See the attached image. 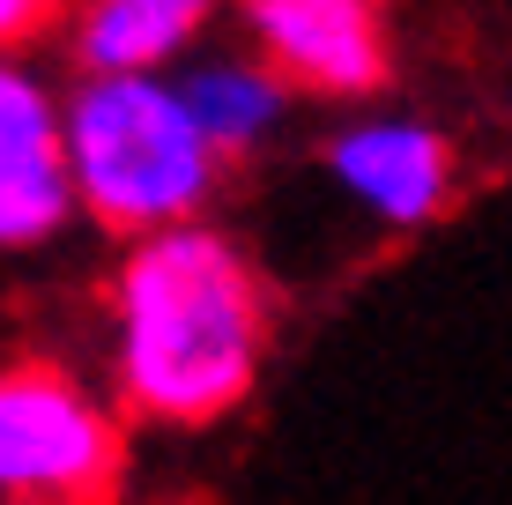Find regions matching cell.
Instances as JSON below:
<instances>
[{
    "label": "cell",
    "mask_w": 512,
    "mask_h": 505,
    "mask_svg": "<svg viewBox=\"0 0 512 505\" xmlns=\"http://www.w3.org/2000/svg\"><path fill=\"white\" fill-rule=\"evenodd\" d=\"M268 283L223 231L134 238L112 275V387L149 424H216L268 364Z\"/></svg>",
    "instance_id": "1"
},
{
    "label": "cell",
    "mask_w": 512,
    "mask_h": 505,
    "mask_svg": "<svg viewBox=\"0 0 512 505\" xmlns=\"http://www.w3.org/2000/svg\"><path fill=\"white\" fill-rule=\"evenodd\" d=\"M75 216L119 238L201 223L223 186V156L201 142L171 75H82L60 104Z\"/></svg>",
    "instance_id": "2"
},
{
    "label": "cell",
    "mask_w": 512,
    "mask_h": 505,
    "mask_svg": "<svg viewBox=\"0 0 512 505\" xmlns=\"http://www.w3.org/2000/svg\"><path fill=\"white\" fill-rule=\"evenodd\" d=\"M127 431L67 364H0V505H112Z\"/></svg>",
    "instance_id": "3"
},
{
    "label": "cell",
    "mask_w": 512,
    "mask_h": 505,
    "mask_svg": "<svg viewBox=\"0 0 512 505\" xmlns=\"http://www.w3.org/2000/svg\"><path fill=\"white\" fill-rule=\"evenodd\" d=\"M245 52L305 97H364L386 82V0H238Z\"/></svg>",
    "instance_id": "4"
},
{
    "label": "cell",
    "mask_w": 512,
    "mask_h": 505,
    "mask_svg": "<svg viewBox=\"0 0 512 505\" xmlns=\"http://www.w3.org/2000/svg\"><path fill=\"white\" fill-rule=\"evenodd\" d=\"M327 171L342 186V201L364 208L386 231H416V223L446 216L453 201V142L431 119H409V112L349 119L327 142Z\"/></svg>",
    "instance_id": "5"
},
{
    "label": "cell",
    "mask_w": 512,
    "mask_h": 505,
    "mask_svg": "<svg viewBox=\"0 0 512 505\" xmlns=\"http://www.w3.org/2000/svg\"><path fill=\"white\" fill-rule=\"evenodd\" d=\"M75 186H67L60 97L38 67L0 60V253H30L67 231Z\"/></svg>",
    "instance_id": "6"
},
{
    "label": "cell",
    "mask_w": 512,
    "mask_h": 505,
    "mask_svg": "<svg viewBox=\"0 0 512 505\" xmlns=\"http://www.w3.org/2000/svg\"><path fill=\"white\" fill-rule=\"evenodd\" d=\"M223 0H75V67L82 75H171L201 52Z\"/></svg>",
    "instance_id": "7"
},
{
    "label": "cell",
    "mask_w": 512,
    "mask_h": 505,
    "mask_svg": "<svg viewBox=\"0 0 512 505\" xmlns=\"http://www.w3.org/2000/svg\"><path fill=\"white\" fill-rule=\"evenodd\" d=\"M201 127V142L231 164V156H253L282 134V112H290V90L253 60V52H201L186 60V75H171Z\"/></svg>",
    "instance_id": "8"
},
{
    "label": "cell",
    "mask_w": 512,
    "mask_h": 505,
    "mask_svg": "<svg viewBox=\"0 0 512 505\" xmlns=\"http://www.w3.org/2000/svg\"><path fill=\"white\" fill-rule=\"evenodd\" d=\"M67 0H0V60H15L30 38H45Z\"/></svg>",
    "instance_id": "9"
}]
</instances>
